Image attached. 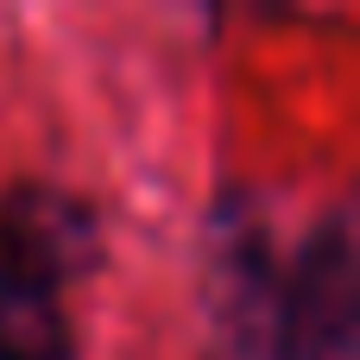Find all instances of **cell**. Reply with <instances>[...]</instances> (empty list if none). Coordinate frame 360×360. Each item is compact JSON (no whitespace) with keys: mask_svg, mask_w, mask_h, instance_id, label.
Instances as JSON below:
<instances>
[{"mask_svg":"<svg viewBox=\"0 0 360 360\" xmlns=\"http://www.w3.org/2000/svg\"><path fill=\"white\" fill-rule=\"evenodd\" d=\"M0 266L57 291L101 266V221L82 196L51 184H19L0 202Z\"/></svg>","mask_w":360,"mask_h":360,"instance_id":"obj_2","label":"cell"},{"mask_svg":"<svg viewBox=\"0 0 360 360\" xmlns=\"http://www.w3.org/2000/svg\"><path fill=\"white\" fill-rule=\"evenodd\" d=\"M354 234L348 215L335 209L297 253V272L278 297V329H272V360H360L354 329Z\"/></svg>","mask_w":360,"mask_h":360,"instance_id":"obj_1","label":"cell"},{"mask_svg":"<svg viewBox=\"0 0 360 360\" xmlns=\"http://www.w3.org/2000/svg\"><path fill=\"white\" fill-rule=\"evenodd\" d=\"M76 335L57 310V291L0 266V360H70Z\"/></svg>","mask_w":360,"mask_h":360,"instance_id":"obj_4","label":"cell"},{"mask_svg":"<svg viewBox=\"0 0 360 360\" xmlns=\"http://www.w3.org/2000/svg\"><path fill=\"white\" fill-rule=\"evenodd\" d=\"M215 316L234 335L259 329V297H266V221L253 209H221L215 221Z\"/></svg>","mask_w":360,"mask_h":360,"instance_id":"obj_3","label":"cell"}]
</instances>
